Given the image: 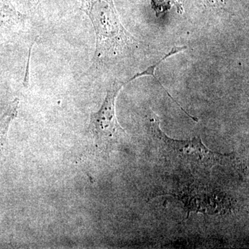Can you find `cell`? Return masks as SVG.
Instances as JSON below:
<instances>
[{
    "mask_svg": "<svg viewBox=\"0 0 249 249\" xmlns=\"http://www.w3.org/2000/svg\"><path fill=\"white\" fill-rule=\"evenodd\" d=\"M82 1V9L92 23L96 36L91 70H108L135 57L142 50L143 44L124 27L114 0Z\"/></svg>",
    "mask_w": 249,
    "mask_h": 249,
    "instance_id": "obj_1",
    "label": "cell"
},
{
    "mask_svg": "<svg viewBox=\"0 0 249 249\" xmlns=\"http://www.w3.org/2000/svg\"><path fill=\"white\" fill-rule=\"evenodd\" d=\"M132 81L131 78L125 82L114 81L107 89L101 109L91 114L88 130L100 143L107 145L125 135L116 117V101L123 87Z\"/></svg>",
    "mask_w": 249,
    "mask_h": 249,
    "instance_id": "obj_2",
    "label": "cell"
},
{
    "mask_svg": "<svg viewBox=\"0 0 249 249\" xmlns=\"http://www.w3.org/2000/svg\"><path fill=\"white\" fill-rule=\"evenodd\" d=\"M152 9L157 18L163 17L173 6H175L178 14H183V5L179 0H151Z\"/></svg>",
    "mask_w": 249,
    "mask_h": 249,
    "instance_id": "obj_3",
    "label": "cell"
},
{
    "mask_svg": "<svg viewBox=\"0 0 249 249\" xmlns=\"http://www.w3.org/2000/svg\"><path fill=\"white\" fill-rule=\"evenodd\" d=\"M213 2L217 3V4H219V3H224V1L225 0H213Z\"/></svg>",
    "mask_w": 249,
    "mask_h": 249,
    "instance_id": "obj_4",
    "label": "cell"
}]
</instances>
